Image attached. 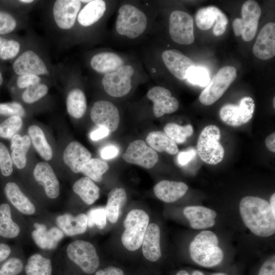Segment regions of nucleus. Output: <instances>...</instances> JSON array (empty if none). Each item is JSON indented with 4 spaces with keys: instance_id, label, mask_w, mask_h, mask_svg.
Wrapping results in <instances>:
<instances>
[{
    "instance_id": "f257e3e1",
    "label": "nucleus",
    "mask_w": 275,
    "mask_h": 275,
    "mask_svg": "<svg viewBox=\"0 0 275 275\" xmlns=\"http://www.w3.org/2000/svg\"><path fill=\"white\" fill-rule=\"evenodd\" d=\"M239 210L244 225L255 235L268 237L274 233L275 215L266 200L246 196L240 202Z\"/></svg>"
},
{
    "instance_id": "f03ea898",
    "label": "nucleus",
    "mask_w": 275,
    "mask_h": 275,
    "mask_svg": "<svg viewBox=\"0 0 275 275\" xmlns=\"http://www.w3.org/2000/svg\"><path fill=\"white\" fill-rule=\"evenodd\" d=\"M218 242L217 236L213 232H201L190 243L191 259L198 264L205 267L218 265L224 258V253L218 245Z\"/></svg>"
},
{
    "instance_id": "7ed1b4c3",
    "label": "nucleus",
    "mask_w": 275,
    "mask_h": 275,
    "mask_svg": "<svg viewBox=\"0 0 275 275\" xmlns=\"http://www.w3.org/2000/svg\"><path fill=\"white\" fill-rule=\"evenodd\" d=\"M149 224V216L144 210L135 209L130 211L123 222L124 231L121 236L124 246L129 251H135L142 245Z\"/></svg>"
},
{
    "instance_id": "20e7f679",
    "label": "nucleus",
    "mask_w": 275,
    "mask_h": 275,
    "mask_svg": "<svg viewBox=\"0 0 275 275\" xmlns=\"http://www.w3.org/2000/svg\"><path fill=\"white\" fill-rule=\"evenodd\" d=\"M147 18L141 10L130 4L120 7L116 22V30L121 36L135 39L145 31Z\"/></svg>"
},
{
    "instance_id": "39448f33",
    "label": "nucleus",
    "mask_w": 275,
    "mask_h": 275,
    "mask_svg": "<svg viewBox=\"0 0 275 275\" xmlns=\"http://www.w3.org/2000/svg\"><path fill=\"white\" fill-rule=\"evenodd\" d=\"M219 128L214 125L205 127L200 133L197 142V151L204 162L215 165L221 162L225 155V150L219 140Z\"/></svg>"
},
{
    "instance_id": "423d86ee",
    "label": "nucleus",
    "mask_w": 275,
    "mask_h": 275,
    "mask_svg": "<svg viewBox=\"0 0 275 275\" xmlns=\"http://www.w3.org/2000/svg\"><path fill=\"white\" fill-rule=\"evenodd\" d=\"M241 13L242 18L233 22V31L236 36H241L244 41H250L256 35L261 9L256 1L249 0L243 4Z\"/></svg>"
},
{
    "instance_id": "0eeeda50",
    "label": "nucleus",
    "mask_w": 275,
    "mask_h": 275,
    "mask_svg": "<svg viewBox=\"0 0 275 275\" xmlns=\"http://www.w3.org/2000/svg\"><path fill=\"white\" fill-rule=\"evenodd\" d=\"M70 260L77 265L83 272L91 274L99 267L100 260L94 245L82 240H75L67 248Z\"/></svg>"
},
{
    "instance_id": "6e6552de",
    "label": "nucleus",
    "mask_w": 275,
    "mask_h": 275,
    "mask_svg": "<svg viewBox=\"0 0 275 275\" xmlns=\"http://www.w3.org/2000/svg\"><path fill=\"white\" fill-rule=\"evenodd\" d=\"M236 76V69L234 67L227 66L221 68L200 94L201 103L205 105L213 104L222 97Z\"/></svg>"
},
{
    "instance_id": "1a4fd4ad",
    "label": "nucleus",
    "mask_w": 275,
    "mask_h": 275,
    "mask_svg": "<svg viewBox=\"0 0 275 275\" xmlns=\"http://www.w3.org/2000/svg\"><path fill=\"white\" fill-rule=\"evenodd\" d=\"M255 104L253 98L245 96L238 104L224 105L219 112L221 120L228 126L239 127L249 122L252 118Z\"/></svg>"
},
{
    "instance_id": "9d476101",
    "label": "nucleus",
    "mask_w": 275,
    "mask_h": 275,
    "mask_svg": "<svg viewBox=\"0 0 275 275\" xmlns=\"http://www.w3.org/2000/svg\"><path fill=\"white\" fill-rule=\"evenodd\" d=\"M133 73V68L124 64L115 71L104 75L101 82L104 91L114 97L126 95L131 88V77Z\"/></svg>"
},
{
    "instance_id": "9b49d317",
    "label": "nucleus",
    "mask_w": 275,
    "mask_h": 275,
    "mask_svg": "<svg viewBox=\"0 0 275 275\" xmlns=\"http://www.w3.org/2000/svg\"><path fill=\"white\" fill-rule=\"evenodd\" d=\"M12 70L17 75L50 76V71L43 58L32 49L21 52L13 60Z\"/></svg>"
},
{
    "instance_id": "f8f14e48",
    "label": "nucleus",
    "mask_w": 275,
    "mask_h": 275,
    "mask_svg": "<svg viewBox=\"0 0 275 275\" xmlns=\"http://www.w3.org/2000/svg\"><path fill=\"white\" fill-rule=\"evenodd\" d=\"M169 34L176 43L182 45L193 43L195 37L192 17L183 11H173L170 16Z\"/></svg>"
},
{
    "instance_id": "ddd939ff",
    "label": "nucleus",
    "mask_w": 275,
    "mask_h": 275,
    "mask_svg": "<svg viewBox=\"0 0 275 275\" xmlns=\"http://www.w3.org/2000/svg\"><path fill=\"white\" fill-rule=\"evenodd\" d=\"M81 3L79 0L55 1L52 15L56 25L60 30L68 31L74 26Z\"/></svg>"
},
{
    "instance_id": "4468645a",
    "label": "nucleus",
    "mask_w": 275,
    "mask_h": 275,
    "mask_svg": "<svg viewBox=\"0 0 275 275\" xmlns=\"http://www.w3.org/2000/svg\"><path fill=\"white\" fill-rule=\"evenodd\" d=\"M122 158L128 163L151 169L158 162V155L145 141L137 140L129 144Z\"/></svg>"
},
{
    "instance_id": "2eb2a0df",
    "label": "nucleus",
    "mask_w": 275,
    "mask_h": 275,
    "mask_svg": "<svg viewBox=\"0 0 275 275\" xmlns=\"http://www.w3.org/2000/svg\"><path fill=\"white\" fill-rule=\"evenodd\" d=\"M90 117L95 124L107 128L110 132L115 131L120 123V114L117 107L107 100L95 102L90 112Z\"/></svg>"
},
{
    "instance_id": "dca6fc26",
    "label": "nucleus",
    "mask_w": 275,
    "mask_h": 275,
    "mask_svg": "<svg viewBox=\"0 0 275 275\" xmlns=\"http://www.w3.org/2000/svg\"><path fill=\"white\" fill-rule=\"evenodd\" d=\"M147 96L152 101L153 113L157 118L166 114L174 113L179 107L178 100L164 87L155 86L151 88L148 91Z\"/></svg>"
},
{
    "instance_id": "f3484780",
    "label": "nucleus",
    "mask_w": 275,
    "mask_h": 275,
    "mask_svg": "<svg viewBox=\"0 0 275 275\" xmlns=\"http://www.w3.org/2000/svg\"><path fill=\"white\" fill-rule=\"evenodd\" d=\"M253 52L258 59L266 60L275 55V23L269 22L260 31L253 47Z\"/></svg>"
},
{
    "instance_id": "a211bd4d",
    "label": "nucleus",
    "mask_w": 275,
    "mask_h": 275,
    "mask_svg": "<svg viewBox=\"0 0 275 275\" xmlns=\"http://www.w3.org/2000/svg\"><path fill=\"white\" fill-rule=\"evenodd\" d=\"M162 59L169 71L180 80L186 79L188 69L195 66L191 59L175 49L164 51L162 53Z\"/></svg>"
},
{
    "instance_id": "6ab92c4d",
    "label": "nucleus",
    "mask_w": 275,
    "mask_h": 275,
    "mask_svg": "<svg viewBox=\"0 0 275 275\" xmlns=\"http://www.w3.org/2000/svg\"><path fill=\"white\" fill-rule=\"evenodd\" d=\"M33 174L35 179L43 186L48 197L55 199L60 194V184L51 167L46 162H40L35 166Z\"/></svg>"
},
{
    "instance_id": "aec40b11",
    "label": "nucleus",
    "mask_w": 275,
    "mask_h": 275,
    "mask_svg": "<svg viewBox=\"0 0 275 275\" xmlns=\"http://www.w3.org/2000/svg\"><path fill=\"white\" fill-rule=\"evenodd\" d=\"M91 157V152L77 141L70 142L63 153L65 163L75 173L80 172L83 167Z\"/></svg>"
},
{
    "instance_id": "412c9836",
    "label": "nucleus",
    "mask_w": 275,
    "mask_h": 275,
    "mask_svg": "<svg viewBox=\"0 0 275 275\" xmlns=\"http://www.w3.org/2000/svg\"><path fill=\"white\" fill-rule=\"evenodd\" d=\"M183 214L188 220L191 227L195 229L212 227L215 223L216 212L204 206L186 207L183 210Z\"/></svg>"
},
{
    "instance_id": "4be33fe9",
    "label": "nucleus",
    "mask_w": 275,
    "mask_h": 275,
    "mask_svg": "<svg viewBox=\"0 0 275 275\" xmlns=\"http://www.w3.org/2000/svg\"><path fill=\"white\" fill-rule=\"evenodd\" d=\"M160 237L159 226L155 223L149 224L142 245L143 254L150 261L156 262L161 256Z\"/></svg>"
},
{
    "instance_id": "5701e85b",
    "label": "nucleus",
    "mask_w": 275,
    "mask_h": 275,
    "mask_svg": "<svg viewBox=\"0 0 275 275\" xmlns=\"http://www.w3.org/2000/svg\"><path fill=\"white\" fill-rule=\"evenodd\" d=\"M35 230L32 232V238L36 244L42 249L51 250L56 248L59 242L63 238V232L56 227L47 230L44 224L35 223Z\"/></svg>"
},
{
    "instance_id": "b1692460",
    "label": "nucleus",
    "mask_w": 275,
    "mask_h": 275,
    "mask_svg": "<svg viewBox=\"0 0 275 275\" xmlns=\"http://www.w3.org/2000/svg\"><path fill=\"white\" fill-rule=\"evenodd\" d=\"M188 189V186L182 182L164 180L154 186L153 191L159 200L166 203H172L183 197Z\"/></svg>"
},
{
    "instance_id": "393cba45",
    "label": "nucleus",
    "mask_w": 275,
    "mask_h": 275,
    "mask_svg": "<svg viewBox=\"0 0 275 275\" xmlns=\"http://www.w3.org/2000/svg\"><path fill=\"white\" fill-rule=\"evenodd\" d=\"M123 65L122 58L112 52H100L94 55L90 60L91 68L104 75L115 71Z\"/></svg>"
},
{
    "instance_id": "a878e982",
    "label": "nucleus",
    "mask_w": 275,
    "mask_h": 275,
    "mask_svg": "<svg viewBox=\"0 0 275 275\" xmlns=\"http://www.w3.org/2000/svg\"><path fill=\"white\" fill-rule=\"evenodd\" d=\"M56 222L60 229L70 236L85 233L88 226L87 216L84 213L76 216L65 213L58 216Z\"/></svg>"
},
{
    "instance_id": "bb28decb",
    "label": "nucleus",
    "mask_w": 275,
    "mask_h": 275,
    "mask_svg": "<svg viewBox=\"0 0 275 275\" xmlns=\"http://www.w3.org/2000/svg\"><path fill=\"white\" fill-rule=\"evenodd\" d=\"M4 191L8 200L20 212L27 215H32L35 212V206L15 183H7Z\"/></svg>"
},
{
    "instance_id": "cd10ccee",
    "label": "nucleus",
    "mask_w": 275,
    "mask_h": 275,
    "mask_svg": "<svg viewBox=\"0 0 275 275\" xmlns=\"http://www.w3.org/2000/svg\"><path fill=\"white\" fill-rule=\"evenodd\" d=\"M105 10L106 4L104 1H90L79 12L77 22L84 27L91 26L102 18Z\"/></svg>"
},
{
    "instance_id": "c85d7f7f",
    "label": "nucleus",
    "mask_w": 275,
    "mask_h": 275,
    "mask_svg": "<svg viewBox=\"0 0 275 275\" xmlns=\"http://www.w3.org/2000/svg\"><path fill=\"white\" fill-rule=\"evenodd\" d=\"M126 199V193L123 188H114L108 193L105 209L106 218L111 223L117 222Z\"/></svg>"
},
{
    "instance_id": "c756f323",
    "label": "nucleus",
    "mask_w": 275,
    "mask_h": 275,
    "mask_svg": "<svg viewBox=\"0 0 275 275\" xmlns=\"http://www.w3.org/2000/svg\"><path fill=\"white\" fill-rule=\"evenodd\" d=\"M31 146L29 136L16 134L11 139V157L19 169H23L26 162V154Z\"/></svg>"
},
{
    "instance_id": "7c9ffc66",
    "label": "nucleus",
    "mask_w": 275,
    "mask_h": 275,
    "mask_svg": "<svg viewBox=\"0 0 275 275\" xmlns=\"http://www.w3.org/2000/svg\"><path fill=\"white\" fill-rule=\"evenodd\" d=\"M146 142L155 151L166 152L171 155H175L178 152L177 144L162 131L150 132L147 136Z\"/></svg>"
},
{
    "instance_id": "2f4dec72",
    "label": "nucleus",
    "mask_w": 275,
    "mask_h": 275,
    "mask_svg": "<svg viewBox=\"0 0 275 275\" xmlns=\"http://www.w3.org/2000/svg\"><path fill=\"white\" fill-rule=\"evenodd\" d=\"M19 20L9 2H0V36L8 35L18 29Z\"/></svg>"
},
{
    "instance_id": "473e14b6",
    "label": "nucleus",
    "mask_w": 275,
    "mask_h": 275,
    "mask_svg": "<svg viewBox=\"0 0 275 275\" xmlns=\"http://www.w3.org/2000/svg\"><path fill=\"white\" fill-rule=\"evenodd\" d=\"M72 189L87 205L93 204L99 198V187L87 177H82L75 181Z\"/></svg>"
},
{
    "instance_id": "72a5a7b5",
    "label": "nucleus",
    "mask_w": 275,
    "mask_h": 275,
    "mask_svg": "<svg viewBox=\"0 0 275 275\" xmlns=\"http://www.w3.org/2000/svg\"><path fill=\"white\" fill-rule=\"evenodd\" d=\"M68 113L76 119L81 118L85 114L87 102L84 92L79 88H73L68 93L66 98Z\"/></svg>"
},
{
    "instance_id": "f704fd0d",
    "label": "nucleus",
    "mask_w": 275,
    "mask_h": 275,
    "mask_svg": "<svg viewBox=\"0 0 275 275\" xmlns=\"http://www.w3.org/2000/svg\"><path fill=\"white\" fill-rule=\"evenodd\" d=\"M28 133L34 148L41 157L45 160H50L52 157V149L42 130L33 125L29 127Z\"/></svg>"
},
{
    "instance_id": "c9c22d12",
    "label": "nucleus",
    "mask_w": 275,
    "mask_h": 275,
    "mask_svg": "<svg viewBox=\"0 0 275 275\" xmlns=\"http://www.w3.org/2000/svg\"><path fill=\"white\" fill-rule=\"evenodd\" d=\"M20 231L19 226L12 219L10 205L6 203L0 205V235L13 238L18 235Z\"/></svg>"
},
{
    "instance_id": "e433bc0d",
    "label": "nucleus",
    "mask_w": 275,
    "mask_h": 275,
    "mask_svg": "<svg viewBox=\"0 0 275 275\" xmlns=\"http://www.w3.org/2000/svg\"><path fill=\"white\" fill-rule=\"evenodd\" d=\"M26 275H52L50 260L40 254H34L25 266Z\"/></svg>"
},
{
    "instance_id": "4c0bfd02",
    "label": "nucleus",
    "mask_w": 275,
    "mask_h": 275,
    "mask_svg": "<svg viewBox=\"0 0 275 275\" xmlns=\"http://www.w3.org/2000/svg\"><path fill=\"white\" fill-rule=\"evenodd\" d=\"M21 45L18 39L8 35L0 36V61L15 60L21 53Z\"/></svg>"
},
{
    "instance_id": "58836bf2",
    "label": "nucleus",
    "mask_w": 275,
    "mask_h": 275,
    "mask_svg": "<svg viewBox=\"0 0 275 275\" xmlns=\"http://www.w3.org/2000/svg\"><path fill=\"white\" fill-rule=\"evenodd\" d=\"M108 164L98 158H91L83 167L81 173L93 181L100 182L102 175L109 169Z\"/></svg>"
},
{
    "instance_id": "ea45409f",
    "label": "nucleus",
    "mask_w": 275,
    "mask_h": 275,
    "mask_svg": "<svg viewBox=\"0 0 275 275\" xmlns=\"http://www.w3.org/2000/svg\"><path fill=\"white\" fill-rule=\"evenodd\" d=\"M220 11L215 6H208L199 9L195 16L197 25L202 30L211 29L215 24Z\"/></svg>"
},
{
    "instance_id": "a19ab883",
    "label": "nucleus",
    "mask_w": 275,
    "mask_h": 275,
    "mask_svg": "<svg viewBox=\"0 0 275 275\" xmlns=\"http://www.w3.org/2000/svg\"><path fill=\"white\" fill-rule=\"evenodd\" d=\"M163 130L170 139L178 144L185 142L187 138L192 135L194 132L191 125L181 126L175 123L167 124Z\"/></svg>"
},
{
    "instance_id": "79ce46f5",
    "label": "nucleus",
    "mask_w": 275,
    "mask_h": 275,
    "mask_svg": "<svg viewBox=\"0 0 275 275\" xmlns=\"http://www.w3.org/2000/svg\"><path fill=\"white\" fill-rule=\"evenodd\" d=\"M22 126L21 117L17 116L9 117L0 124V137L11 139Z\"/></svg>"
},
{
    "instance_id": "37998d69",
    "label": "nucleus",
    "mask_w": 275,
    "mask_h": 275,
    "mask_svg": "<svg viewBox=\"0 0 275 275\" xmlns=\"http://www.w3.org/2000/svg\"><path fill=\"white\" fill-rule=\"evenodd\" d=\"M48 92V86L40 82L25 89L21 94V98L25 103L31 104L44 97Z\"/></svg>"
},
{
    "instance_id": "c03bdc74",
    "label": "nucleus",
    "mask_w": 275,
    "mask_h": 275,
    "mask_svg": "<svg viewBox=\"0 0 275 275\" xmlns=\"http://www.w3.org/2000/svg\"><path fill=\"white\" fill-rule=\"evenodd\" d=\"M186 79L191 84L201 87H206L210 80L207 69L201 66L190 68L187 73Z\"/></svg>"
},
{
    "instance_id": "a18cd8bd",
    "label": "nucleus",
    "mask_w": 275,
    "mask_h": 275,
    "mask_svg": "<svg viewBox=\"0 0 275 275\" xmlns=\"http://www.w3.org/2000/svg\"><path fill=\"white\" fill-rule=\"evenodd\" d=\"M87 225L93 227L96 225L99 229H103L106 224V215L105 207H99L92 208L87 214Z\"/></svg>"
},
{
    "instance_id": "49530a36",
    "label": "nucleus",
    "mask_w": 275,
    "mask_h": 275,
    "mask_svg": "<svg viewBox=\"0 0 275 275\" xmlns=\"http://www.w3.org/2000/svg\"><path fill=\"white\" fill-rule=\"evenodd\" d=\"M13 161L8 149L0 142V170L2 175L7 177L13 172Z\"/></svg>"
},
{
    "instance_id": "de8ad7c7",
    "label": "nucleus",
    "mask_w": 275,
    "mask_h": 275,
    "mask_svg": "<svg viewBox=\"0 0 275 275\" xmlns=\"http://www.w3.org/2000/svg\"><path fill=\"white\" fill-rule=\"evenodd\" d=\"M25 111L22 105L15 101L0 103V115L23 117Z\"/></svg>"
},
{
    "instance_id": "09e8293b",
    "label": "nucleus",
    "mask_w": 275,
    "mask_h": 275,
    "mask_svg": "<svg viewBox=\"0 0 275 275\" xmlns=\"http://www.w3.org/2000/svg\"><path fill=\"white\" fill-rule=\"evenodd\" d=\"M23 263L18 258L8 259L0 269V275H17L23 269Z\"/></svg>"
},
{
    "instance_id": "8fccbe9b",
    "label": "nucleus",
    "mask_w": 275,
    "mask_h": 275,
    "mask_svg": "<svg viewBox=\"0 0 275 275\" xmlns=\"http://www.w3.org/2000/svg\"><path fill=\"white\" fill-rule=\"evenodd\" d=\"M16 85L20 89H25L34 85L41 82V77L34 75H22L17 76Z\"/></svg>"
},
{
    "instance_id": "3c124183",
    "label": "nucleus",
    "mask_w": 275,
    "mask_h": 275,
    "mask_svg": "<svg viewBox=\"0 0 275 275\" xmlns=\"http://www.w3.org/2000/svg\"><path fill=\"white\" fill-rule=\"evenodd\" d=\"M228 23L226 15L222 11L219 13L217 21L213 28V33L216 36L223 35L226 31Z\"/></svg>"
},
{
    "instance_id": "603ef678",
    "label": "nucleus",
    "mask_w": 275,
    "mask_h": 275,
    "mask_svg": "<svg viewBox=\"0 0 275 275\" xmlns=\"http://www.w3.org/2000/svg\"><path fill=\"white\" fill-rule=\"evenodd\" d=\"M197 151L194 148L179 152L177 158L178 164L181 166L186 165L195 157Z\"/></svg>"
},
{
    "instance_id": "864d4df0",
    "label": "nucleus",
    "mask_w": 275,
    "mask_h": 275,
    "mask_svg": "<svg viewBox=\"0 0 275 275\" xmlns=\"http://www.w3.org/2000/svg\"><path fill=\"white\" fill-rule=\"evenodd\" d=\"M258 275H275V257L272 256L261 267Z\"/></svg>"
},
{
    "instance_id": "5fc2aeb1",
    "label": "nucleus",
    "mask_w": 275,
    "mask_h": 275,
    "mask_svg": "<svg viewBox=\"0 0 275 275\" xmlns=\"http://www.w3.org/2000/svg\"><path fill=\"white\" fill-rule=\"evenodd\" d=\"M119 153V149L115 145H109L103 148L100 151V156L105 159L115 158Z\"/></svg>"
},
{
    "instance_id": "6e6d98bb",
    "label": "nucleus",
    "mask_w": 275,
    "mask_h": 275,
    "mask_svg": "<svg viewBox=\"0 0 275 275\" xmlns=\"http://www.w3.org/2000/svg\"><path fill=\"white\" fill-rule=\"evenodd\" d=\"M95 275H125L123 271L120 268L109 266L99 269L95 272Z\"/></svg>"
},
{
    "instance_id": "4d7b16f0",
    "label": "nucleus",
    "mask_w": 275,
    "mask_h": 275,
    "mask_svg": "<svg viewBox=\"0 0 275 275\" xmlns=\"http://www.w3.org/2000/svg\"><path fill=\"white\" fill-rule=\"evenodd\" d=\"M109 132V131L107 128L103 127H99L92 132L90 137L93 141H98L107 136Z\"/></svg>"
},
{
    "instance_id": "13d9d810",
    "label": "nucleus",
    "mask_w": 275,
    "mask_h": 275,
    "mask_svg": "<svg viewBox=\"0 0 275 275\" xmlns=\"http://www.w3.org/2000/svg\"><path fill=\"white\" fill-rule=\"evenodd\" d=\"M265 143L267 149L272 152H275V133L272 132L268 135L265 140Z\"/></svg>"
},
{
    "instance_id": "bf43d9fd",
    "label": "nucleus",
    "mask_w": 275,
    "mask_h": 275,
    "mask_svg": "<svg viewBox=\"0 0 275 275\" xmlns=\"http://www.w3.org/2000/svg\"><path fill=\"white\" fill-rule=\"evenodd\" d=\"M11 253L10 246L5 243H0V262L6 259Z\"/></svg>"
},
{
    "instance_id": "052dcab7",
    "label": "nucleus",
    "mask_w": 275,
    "mask_h": 275,
    "mask_svg": "<svg viewBox=\"0 0 275 275\" xmlns=\"http://www.w3.org/2000/svg\"><path fill=\"white\" fill-rule=\"evenodd\" d=\"M272 212L275 215V194L273 193L270 199V203H269Z\"/></svg>"
},
{
    "instance_id": "680f3d73",
    "label": "nucleus",
    "mask_w": 275,
    "mask_h": 275,
    "mask_svg": "<svg viewBox=\"0 0 275 275\" xmlns=\"http://www.w3.org/2000/svg\"><path fill=\"white\" fill-rule=\"evenodd\" d=\"M3 67L2 64L0 61V87L3 85L4 81Z\"/></svg>"
},
{
    "instance_id": "e2e57ef3",
    "label": "nucleus",
    "mask_w": 275,
    "mask_h": 275,
    "mask_svg": "<svg viewBox=\"0 0 275 275\" xmlns=\"http://www.w3.org/2000/svg\"><path fill=\"white\" fill-rule=\"evenodd\" d=\"M34 2L33 0H20L18 1V3L22 4H31Z\"/></svg>"
},
{
    "instance_id": "0e129e2a",
    "label": "nucleus",
    "mask_w": 275,
    "mask_h": 275,
    "mask_svg": "<svg viewBox=\"0 0 275 275\" xmlns=\"http://www.w3.org/2000/svg\"><path fill=\"white\" fill-rule=\"evenodd\" d=\"M176 275H190L188 272L184 270H181L177 272Z\"/></svg>"
},
{
    "instance_id": "69168bd1",
    "label": "nucleus",
    "mask_w": 275,
    "mask_h": 275,
    "mask_svg": "<svg viewBox=\"0 0 275 275\" xmlns=\"http://www.w3.org/2000/svg\"><path fill=\"white\" fill-rule=\"evenodd\" d=\"M191 275H204V274L199 270H195L192 273Z\"/></svg>"
},
{
    "instance_id": "338daca9",
    "label": "nucleus",
    "mask_w": 275,
    "mask_h": 275,
    "mask_svg": "<svg viewBox=\"0 0 275 275\" xmlns=\"http://www.w3.org/2000/svg\"><path fill=\"white\" fill-rule=\"evenodd\" d=\"M212 275H227V274L224 273H213Z\"/></svg>"
},
{
    "instance_id": "774afa93",
    "label": "nucleus",
    "mask_w": 275,
    "mask_h": 275,
    "mask_svg": "<svg viewBox=\"0 0 275 275\" xmlns=\"http://www.w3.org/2000/svg\"><path fill=\"white\" fill-rule=\"evenodd\" d=\"M273 107L274 108L275 107V102H275V97H273Z\"/></svg>"
}]
</instances>
